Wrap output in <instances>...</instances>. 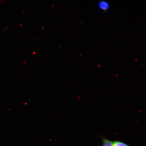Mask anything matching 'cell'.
<instances>
[{
	"label": "cell",
	"instance_id": "1",
	"mask_svg": "<svg viewBox=\"0 0 146 146\" xmlns=\"http://www.w3.org/2000/svg\"><path fill=\"white\" fill-rule=\"evenodd\" d=\"M98 6L100 10L104 11L108 10L110 8L109 3L105 1H100L98 3Z\"/></svg>",
	"mask_w": 146,
	"mask_h": 146
},
{
	"label": "cell",
	"instance_id": "2",
	"mask_svg": "<svg viewBox=\"0 0 146 146\" xmlns=\"http://www.w3.org/2000/svg\"><path fill=\"white\" fill-rule=\"evenodd\" d=\"M103 144L101 146H112L113 141H111L107 139L103 138Z\"/></svg>",
	"mask_w": 146,
	"mask_h": 146
},
{
	"label": "cell",
	"instance_id": "3",
	"mask_svg": "<svg viewBox=\"0 0 146 146\" xmlns=\"http://www.w3.org/2000/svg\"><path fill=\"white\" fill-rule=\"evenodd\" d=\"M112 146H131L127 145L123 142L118 141H115L113 142Z\"/></svg>",
	"mask_w": 146,
	"mask_h": 146
}]
</instances>
